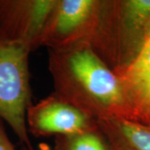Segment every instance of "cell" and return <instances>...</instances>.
<instances>
[{
    "label": "cell",
    "instance_id": "obj_1",
    "mask_svg": "<svg viewBox=\"0 0 150 150\" xmlns=\"http://www.w3.org/2000/svg\"><path fill=\"white\" fill-rule=\"evenodd\" d=\"M54 93L98 120L134 119L123 83L88 43L48 49Z\"/></svg>",
    "mask_w": 150,
    "mask_h": 150
},
{
    "label": "cell",
    "instance_id": "obj_2",
    "mask_svg": "<svg viewBox=\"0 0 150 150\" xmlns=\"http://www.w3.org/2000/svg\"><path fill=\"white\" fill-rule=\"evenodd\" d=\"M30 50L0 32V118L16 134L24 149L33 150L26 115L31 103Z\"/></svg>",
    "mask_w": 150,
    "mask_h": 150
},
{
    "label": "cell",
    "instance_id": "obj_3",
    "mask_svg": "<svg viewBox=\"0 0 150 150\" xmlns=\"http://www.w3.org/2000/svg\"><path fill=\"white\" fill-rule=\"evenodd\" d=\"M103 0H57L43 29L41 47L59 49L90 44L98 27Z\"/></svg>",
    "mask_w": 150,
    "mask_h": 150
},
{
    "label": "cell",
    "instance_id": "obj_4",
    "mask_svg": "<svg viewBox=\"0 0 150 150\" xmlns=\"http://www.w3.org/2000/svg\"><path fill=\"white\" fill-rule=\"evenodd\" d=\"M28 133L35 137L64 136L98 128V121L54 93L28 108Z\"/></svg>",
    "mask_w": 150,
    "mask_h": 150
},
{
    "label": "cell",
    "instance_id": "obj_5",
    "mask_svg": "<svg viewBox=\"0 0 150 150\" xmlns=\"http://www.w3.org/2000/svg\"><path fill=\"white\" fill-rule=\"evenodd\" d=\"M57 0H0V32L30 52L41 47L43 29Z\"/></svg>",
    "mask_w": 150,
    "mask_h": 150
},
{
    "label": "cell",
    "instance_id": "obj_6",
    "mask_svg": "<svg viewBox=\"0 0 150 150\" xmlns=\"http://www.w3.org/2000/svg\"><path fill=\"white\" fill-rule=\"evenodd\" d=\"M116 74L123 83L134 121L150 127V27L134 59Z\"/></svg>",
    "mask_w": 150,
    "mask_h": 150
},
{
    "label": "cell",
    "instance_id": "obj_7",
    "mask_svg": "<svg viewBox=\"0 0 150 150\" xmlns=\"http://www.w3.org/2000/svg\"><path fill=\"white\" fill-rule=\"evenodd\" d=\"M112 150H150V127L129 119L98 120Z\"/></svg>",
    "mask_w": 150,
    "mask_h": 150
},
{
    "label": "cell",
    "instance_id": "obj_8",
    "mask_svg": "<svg viewBox=\"0 0 150 150\" xmlns=\"http://www.w3.org/2000/svg\"><path fill=\"white\" fill-rule=\"evenodd\" d=\"M53 150H112L99 127L80 134L57 136Z\"/></svg>",
    "mask_w": 150,
    "mask_h": 150
},
{
    "label": "cell",
    "instance_id": "obj_9",
    "mask_svg": "<svg viewBox=\"0 0 150 150\" xmlns=\"http://www.w3.org/2000/svg\"><path fill=\"white\" fill-rule=\"evenodd\" d=\"M0 150H15L0 121Z\"/></svg>",
    "mask_w": 150,
    "mask_h": 150
},
{
    "label": "cell",
    "instance_id": "obj_10",
    "mask_svg": "<svg viewBox=\"0 0 150 150\" xmlns=\"http://www.w3.org/2000/svg\"><path fill=\"white\" fill-rule=\"evenodd\" d=\"M23 150H28V149H24Z\"/></svg>",
    "mask_w": 150,
    "mask_h": 150
}]
</instances>
